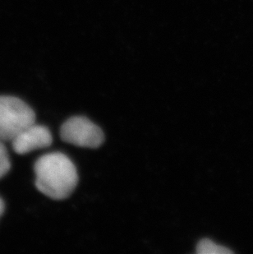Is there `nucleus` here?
<instances>
[{"label":"nucleus","instance_id":"f257e3e1","mask_svg":"<svg viewBox=\"0 0 253 254\" xmlns=\"http://www.w3.org/2000/svg\"><path fill=\"white\" fill-rule=\"evenodd\" d=\"M34 170L37 190L54 200L69 197L78 182L76 166L68 156L61 152L41 156L36 161Z\"/></svg>","mask_w":253,"mask_h":254},{"label":"nucleus","instance_id":"f03ea898","mask_svg":"<svg viewBox=\"0 0 253 254\" xmlns=\"http://www.w3.org/2000/svg\"><path fill=\"white\" fill-rule=\"evenodd\" d=\"M35 123L36 114L26 102L14 96H0V141H12Z\"/></svg>","mask_w":253,"mask_h":254},{"label":"nucleus","instance_id":"7ed1b4c3","mask_svg":"<svg viewBox=\"0 0 253 254\" xmlns=\"http://www.w3.org/2000/svg\"><path fill=\"white\" fill-rule=\"evenodd\" d=\"M60 137L67 143L89 148H97L105 141L101 127L83 116L67 120L61 127Z\"/></svg>","mask_w":253,"mask_h":254},{"label":"nucleus","instance_id":"20e7f679","mask_svg":"<svg viewBox=\"0 0 253 254\" xmlns=\"http://www.w3.org/2000/svg\"><path fill=\"white\" fill-rule=\"evenodd\" d=\"M13 151L18 155H25L39 149L46 148L52 144L53 137L48 127L33 125L20 132L12 140Z\"/></svg>","mask_w":253,"mask_h":254},{"label":"nucleus","instance_id":"39448f33","mask_svg":"<svg viewBox=\"0 0 253 254\" xmlns=\"http://www.w3.org/2000/svg\"><path fill=\"white\" fill-rule=\"evenodd\" d=\"M196 253L198 254H233V251L210 240L203 239L197 244Z\"/></svg>","mask_w":253,"mask_h":254},{"label":"nucleus","instance_id":"423d86ee","mask_svg":"<svg viewBox=\"0 0 253 254\" xmlns=\"http://www.w3.org/2000/svg\"><path fill=\"white\" fill-rule=\"evenodd\" d=\"M11 169V161L4 141H0V180L4 177Z\"/></svg>","mask_w":253,"mask_h":254},{"label":"nucleus","instance_id":"0eeeda50","mask_svg":"<svg viewBox=\"0 0 253 254\" xmlns=\"http://www.w3.org/2000/svg\"><path fill=\"white\" fill-rule=\"evenodd\" d=\"M4 201H2V199L0 197V217L2 216V214H3V212H4Z\"/></svg>","mask_w":253,"mask_h":254}]
</instances>
